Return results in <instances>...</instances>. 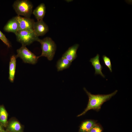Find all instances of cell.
<instances>
[{
  "label": "cell",
  "mask_w": 132,
  "mask_h": 132,
  "mask_svg": "<svg viewBox=\"0 0 132 132\" xmlns=\"http://www.w3.org/2000/svg\"><path fill=\"white\" fill-rule=\"evenodd\" d=\"M13 7L18 15L30 18L32 13L33 5L28 0H17L14 1Z\"/></svg>",
  "instance_id": "3957f363"
},
{
  "label": "cell",
  "mask_w": 132,
  "mask_h": 132,
  "mask_svg": "<svg viewBox=\"0 0 132 132\" xmlns=\"http://www.w3.org/2000/svg\"><path fill=\"white\" fill-rule=\"evenodd\" d=\"M3 29L6 32L15 34L19 30V24L15 16L8 21L4 27Z\"/></svg>",
  "instance_id": "ba28073f"
},
{
  "label": "cell",
  "mask_w": 132,
  "mask_h": 132,
  "mask_svg": "<svg viewBox=\"0 0 132 132\" xmlns=\"http://www.w3.org/2000/svg\"><path fill=\"white\" fill-rule=\"evenodd\" d=\"M15 17L19 23V30H33L35 22L33 19L18 15Z\"/></svg>",
  "instance_id": "8992f818"
},
{
  "label": "cell",
  "mask_w": 132,
  "mask_h": 132,
  "mask_svg": "<svg viewBox=\"0 0 132 132\" xmlns=\"http://www.w3.org/2000/svg\"><path fill=\"white\" fill-rule=\"evenodd\" d=\"M8 114L3 106L0 107V123L4 126L7 123Z\"/></svg>",
  "instance_id": "2e32d148"
},
{
  "label": "cell",
  "mask_w": 132,
  "mask_h": 132,
  "mask_svg": "<svg viewBox=\"0 0 132 132\" xmlns=\"http://www.w3.org/2000/svg\"><path fill=\"white\" fill-rule=\"evenodd\" d=\"M95 125V123L93 121L88 120L85 121L80 126V131L81 132H89Z\"/></svg>",
  "instance_id": "9a60e30c"
},
{
  "label": "cell",
  "mask_w": 132,
  "mask_h": 132,
  "mask_svg": "<svg viewBox=\"0 0 132 132\" xmlns=\"http://www.w3.org/2000/svg\"><path fill=\"white\" fill-rule=\"evenodd\" d=\"M38 42L41 44L42 52L38 56L46 57L48 59L51 61L53 59L55 54L56 46L55 42L50 37H46L42 39H40Z\"/></svg>",
  "instance_id": "7a4b0ae2"
},
{
  "label": "cell",
  "mask_w": 132,
  "mask_h": 132,
  "mask_svg": "<svg viewBox=\"0 0 132 132\" xmlns=\"http://www.w3.org/2000/svg\"><path fill=\"white\" fill-rule=\"evenodd\" d=\"M7 130L9 132H22V129L20 123L17 121H13L8 124Z\"/></svg>",
  "instance_id": "5bb4252c"
},
{
  "label": "cell",
  "mask_w": 132,
  "mask_h": 132,
  "mask_svg": "<svg viewBox=\"0 0 132 132\" xmlns=\"http://www.w3.org/2000/svg\"><path fill=\"white\" fill-rule=\"evenodd\" d=\"M0 39L8 47L11 46V45L5 35L0 30Z\"/></svg>",
  "instance_id": "ac0fdd59"
},
{
  "label": "cell",
  "mask_w": 132,
  "mask_h": 132,
  "mask_svg": "<svg viewBox=\"0 0 132 132\" xmlns=\"http://www.w3.org/2000/svg\"><path fill=\"white\" fill-rule=\"evenodd\" d=\"M4 130L3 129L2 125L0 123V132H1Z\"/></svg>",
  "instance_id": "ffe728a7"
},
{
  "label": "cell",
  "mask_w": 132,
  "mask_h": 132,
  "mask_svg": "<svg viewBox=\"0 0 132 132\" xmlns=\"http://www.w3.org/2000/svg\"><path fill=\"white\" fill-rule=\"evenodd\" d=\"M88 132H102V130L99 126L95 125Z\"/></svg>",
  "instance_id": "d6986e66"
},
{
  "label": "cell",
  "mask_w": 132,
  "mask_h": 132,
  "mask_svg": "<svg viewBox=\"0 0 132 132\" xmlns=\"http://www.w3.org/2000/svg\"><path fill=\"white\" fill-rule=\"evenodd\" d=\"M84 89L88 96V102L86 108L82 112L78 115L77 117L83 115L91 109L97 110H99L102 104L114 96L118 91L117 90H116L111 93L107 95H95L92 94L85 88H84Z\"/></svg>",
  "instance_id": "6da1fadb"
},
{
  "label": "cell",
  "mask_w": 132,
  "mask_h": 132,
  "mask_svg": "<svg viewBox=\"0 0 132 132\" xmlns=\"http://www.w3.org/2000/svg\"><path fill=\"white\" fill-rule=\"evenodd\" d=\"M17 58L19 57L25 63L35 64L39 58L30 51L25 46H22L17 50Z\"/></svg>",
  "instance_id": "5b68a950"
},
{
  "label": "cell",
  "mask_w": 132,
  "mask_h": 132,
  "mask_svg": "<svg viewBox=\"0 0 132 132\" xmlns=\"http://www.w3.org/2000/svg\"><path fill=\"white\" fill-rule=\"evenodd\" d=\"M99 57V55L98 54L95 57L90 59V61L91 62L92 65L95 69V74L100 75L103 77L104 78L105 75L102 71L103 67L100 64Z\"/></svg>",
  "instance_id": "8fae6325"
},
{
  "label": "cell",
  "mask_w": 132,
  "mask_h": 132,
  "mask_svg": "<svg viewBox=\"0 0 132 132\" xmlns=\"http://www.w3.org/2000/svg\"><path fill=\"white\" fill-rule=\"evenodd\" d=\"M16 55H13L11 57L9 63V77L10 81L11 82H14L15 77L16 66Z\"/></svg>",
  "instance_id": "30bf717a"
},
{
  "label": "cell",
  "mask_w": 132,
  "mask_h": 132,
  "mask_svg": "<svg viewBox=\"0 0 132 132\" xmlns=\"http://www.w3.org/2000/svg\"><path fill=\"white\" fill-rule=\"evenodd\" d=\"M79 46V44H76L70 47L62 57L72 62L77 57V52Z\"/></svg>",
  "instance_id": "9c48e42d"
},
{
  "label": "cell",
  "mask_w": 132,
  "mask_h": 132,
  "mask_svg": "<svg viewBox=\"0 0 132 132\" xmlns=\"http://www.w3.org/2000/svg\"><path fill=\"white\" fill-rule=\"evenodd\" d=\"M17 41L22 46L29 45L35 41H38L40 39L33 30H19L15 34Z\"/></svg>",
  "instance_id": "277c9868"
},
{
  "label": "cell",
  "mask_w": 132,
  "mask_h": 132,
  "mask_svg": "<svg viewBox=\"0 0 132 132\" xmlns=\"http://www.w3.org/2000/svg\"><path fill=\"white\" fill-rule=\"evenodd\" d=\"M33 30L35 34L39 36L46 34L49 31V28L43 20L37 21L34 22Z\"/></svg>",
  "instance_id": "52a82bcc"
},
{
  "label": "cell",
  "mask_w": 132,
  "mask_h": 132,
  "mask_svg": "<svg viewBox=\"0 0 132 132\" xmlns=\"http://www.w3.org/2000/svg\"><path fill=\"white\" fill-rule=\"evenodd\" d=\"M102 59L105 65L109 69L110 71H112V65L110 59L105 55H103Z\"/></svg>",
  "instance_id": "e0dca14e"
},
{
  "label": "cell",
  "mask_w": 132,
  "mask_h": 132,
  "mask_svg": "<svg viewBox=\"0 0 132 132\" xmlns=\"http://www.w3.org/2000/svg\"><path fill=\"white\" fill-rule=\"evenodd\" d=\"M72 62L62 57L57 61L56 66L58 71L68 68L71 64Z\"/></svg>",
  "instance_id": "4fadbf2b"
},
{
  "label": "cell",
  "mask_w": 132,
  "mask_h": 132,
  "mask_svg": "<svg viewBox=\"0 0 132 132\" xmlns=\"http://www.w3.org/2000/svg\"><path fill=\"white\" fill-rule=\"evenodd\" d=\"M1 132H9L8 131L4 130L2 131Z\"/></svg>",
  "instance_id": "44dd1931"
},
{
  "label": "cell",
  "mask_w": 132,
  "mask_h": 132,
  "mask_svg": "<svg viewBox=\"0 0 132 132\" xmlns=\"http://www.w3.org/2000/svg\"><path fill=\"white\" fill-rule=\"evenodd\" d=\"M45 13L46 7L43 3H41L32 12L37 21L43 20Z\"/></svg>",
  "instance_id": "7c38bea8"
}]
</instances>
